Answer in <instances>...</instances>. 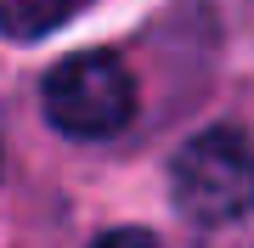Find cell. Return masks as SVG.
Listing matches in <instances>:
<instances>
[{
  "label": "cell",
  "instance_id": "obj_4",
  "mask_svg": "<svg viewBox=\"0 0 254 248\" xmlns=\"http://www.w3.org/2000/svg\"><path fill=\"white\" fill-rule=\"evenodd\" d=\"M91 248H158V237L141 231V226H119V231H102Z\"/></svg>",
  "mask_w": 254,
  "mask_h": 248
},
{
  "label": "cell",
  "instance_id": "obj_1",
  "mask_svg": "<svg viewBox=\"0 0 254 248\" xmlns=\"http://www.w3.org/2000/svg\"><path fill=\"white\" fill-rule=\"evenodd\" d=\"M175 209L192 226H232L237 214L254 209V147L243 130L215 124L198 130L170 164Z\"/></svg>",
  "mask_w": 254,
  "mask_h": 248
},
{
  "label": "cell",
  "instance_id": "obj_2",
  "mask_svg": "<svg viewBox=\"0 0 254 248\" xmlns=\"http://www.w3.org/2000/svg\"><path fill=\"white\" fill-rule=\"evenodd\" d=\"M136 113V79L113 51H79L46 74V119L73 141L119 136Z\"/></svg>",
  "mask_w": 254,
  "mask_h": 248
},
{
  "label": "cell",
  "instance_id": "obj_3",
  "mask_svg": "<svg viewBox=\"0 0 254 248\" xmlns=\"http://www.w3.org/2000/svg\"><path fill=\"white\" fill-rule=\"evenodd\" d=\"M73 6H79V0H0V34L40 40V34H51L57 23H68Z\"/></svg>",
  "mask_w": 254,
  "mask_h": 248
}]
</instances>
